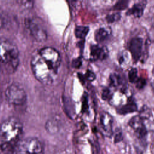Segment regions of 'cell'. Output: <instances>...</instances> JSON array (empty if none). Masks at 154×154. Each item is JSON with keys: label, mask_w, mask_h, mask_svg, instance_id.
I'll return each instance as SVG.
<instances>
[{"label": "cell", "mask_w": 154, "mask_h": 154, "mask_svg": "<svg viewBox=\"0 0 154 154\" xmlns=\"http://www.w3.org/2000/svg\"><path fill=\"white\" fill-rule=\"evenodd\" d=\"M22 124L16 117H11L0 125V149L8 153L15 150L22 133Z\"/></svg>", "instance_id": "1"}, {"label": "cell", "mask_w": 154, "mask_h": 154, "mask_svg": "<svg viewBox=\"0 0 154 154\" xmlns=\"http://www.w3.org/2000/svg\"><path fill=\"white\" fill-rule=\"evenodd\" d=\"M137 110V106L135 102L129 101L127 103L122 105L117 109V112L120 114L124 115L128 113H132Z\"/></svg>", "instance_id": "13"}, {"label": "cell", "mask_w": 154, "mask_h": 154, "mask_svg": "<svg viewBox=\"0 0 154 154\" xmlns=\"http://www.w3.org/2000/svg\"><path fill=\"white\" fill-rule=\"evenodd\" d=\"M145 7V4L144 3L138 2L135 4L131 9H129L127 12V15H133L135 17H140L143 13Z\"/></svg>", "instance_id": "12"}, {"label": "cell", "mask_w": 154, "mask_h": 154, "mask_svg": "<svg viewBox=\"0 0 154 154\" xmlns=\"http://www.w3.org/2000/svg\"><path fill=\"white\" fill-rule=\"evenodd\" d=\"M121 17V15L119 13H113L112 14H109L106 17V20L109 23H112L115 21L119 20Z\"/></svg>", "instance_id": "19"}, {"label": "cell", "mask_w": 154, "mask_h": 154, "mask_svg": "<svg viewBox=\"0 0 154 154\" xmlns=\"http://www.w3.org/2000/svg\"><path fill=\"white\" fill-rule=\"evenodd\" d=\"M123 139V135H122V134L121 132H117L116 135H115V137H114V143H119L120 142V141H122Z\"/></svg>", "instance_id": "23"}, {"label": "cell", "mask_w": 154, "mask_h": 154, "mask_svg": "<svg viewBox=\"0 0 154 154\" xmlns=\"http://www.w3.org/2000/svg\"><path fill=\"white\" fill-rule=\"evenodd\" d=\"M143 40L141 38H133L129 42V50L134 61H138L142 54Z\"/></svg>", "instance_id": "9"}, {"label": "cell", "mask_w": 154, "mask_h": 154, "mask_svg": "<svg viewBox=\"0 0 154 154\" xmlns=\"http://www.w3.org/2000/svg\"><path fill=\"white\" fill-rule=\"evenodd\" d=\"M5 96L7 102L14 105H22L26 102L27 99L25 90L17 83L11 84L7 88Z\"/></svg>", "instance_id": "6"}, {"label": "cell", "mask_w": 154, "mask_h": 154, "mask_svg": "<svg viewBox=\"0 0 154 154\" xmlns=\"http://www.w3.org/2000/svg\"><path fill=\"white\" fill-rule=\"evenodd\" d=\"M38 53L55 74L61 64V58L60 52L54 48L45 47L40 49Z\"/></svg>", "instance_id": "7"}, {"label": "cell", "mask_w": 154, "mask_h": 154, "mask_svg": "<svg viewBox=\"0 0 154 154\" xmlns=\"http://www.w3.org/2000/svg\"><path fill=\"white\" fill-rule=\"evenodd\" d=\"M123 79L121 76L116 73H111L109 76V84L113 87H118L122 84Z\"/></svg>", "instance_id": "15"}, {"label": "cell", "mask_w": 154, "mask_h": 154, "mask_svg": "<svg viewBox=\"0 0 154 154\" xmlns=\"http://www.w3.org/2000/svg\"><path fill=\"white\" fill-rule=\"evenodd\" d=\"M19 52L17 46L10 40L0 38V63L7 72L13 73L18 67Z\"/></svg>", "instance_id": "2"}, {"label": "cell", "mask_w": 154, "mask_h": 154, "mask_svg": "<svg viewBox=\"0 0 154 154\" xmlns=\"http://www.w3.org/2000/svg\"><path fill=\"white\" fill-rule=\"evenodd\" d=\"M44 146L37 138L28 137L20 141L14 150V154H43Z\"/></svg>", "instance_id": "4"}, {"label": "cell", "mask_w": 154, "mask_h": 154, "mask_svg": "<svg viewBox=\"0 0 154 154\" xmlns=\"http://www.w3.org/2000/svg\"><path fill=\"white\" fill-rule=\"evenodd\" d=\"M31 67L35 78L42 84L48 85L54 81V72L40 55L35 54L31 58Z\"/></svg>", "instance_id": "3"}, {"label": "cell", "mask_w": 154, "mask_h": 154, "mask_svg": "<svg viewBox=\"0 0 154 154\" xmlns=\"http://www.w3.org/2000/svg\"><path fill=\"white\" fill-rule=\"evenodd\" d=\"M112 94H111V90L108 88H104L102 92V98L103 100H110Z\"/></svg>", "instance_id": "20"}, {"label": "cell", "mask_w": 154, "mask_h": 154, "mask_svg": "<svg viewBox=\"0 0 154 154\" xmlns=\"http://www.w3.org/2000/svg\"><path fill=\"white\" fill-rule=\"evenodd\" d=\"M73 67H75V68H78L79 67H80V66L81 65V61L80 58L74 60L73 61Z\"/></svg>", "instance_id": "24"}, {"label": "cell", "mask_w": 154, "mask_h": 154, "mask_svg": "<svg viewBox=\"0 0 154 154\" xmlns=\"http://www.w3.org/2000/svg\"><path fill=\"white\" fill-rule=\"evenodd\" d=\"M143 121L144 119L138 115L132 117L129 122V125L135 131L137 136L140 139L145 138L147 134V130Z\"/></svg>", "instance_id": "8"}, {"label": "cell", "mask_w": 154, "mask_h": 154, "mask_svg": "<svg viewBox=\"0 0 154 154\" xmlns=\"http://www.w3.org/2000/svg\"><path fill=\"white\" fill-rule=\"evenodd\" d=\"M89 31V28L85 26H77L75 29V34L78 38H84Z\"/></svg>", "instance_id": "16"}, {"label": "cell", "mask_w": 154, "mask_h": 154, "mask_svg": "<svg viewBox=\"0 0 154 154\" xmlns=\"http://www.w3.org/2000/svg\"><path fill=\"white\" fill-rule=\"evenodd\" d=\"M85 78L88 80V81H92L93 80L95 79L96 78V75L95 74L90 71V70H87L85 75Z\"/></svg>", "instance_id": "22"}, {"label": "cell", "mask_w": 154, "mask_h": 154, "mask_svg": "<svg viewBox=\"0 0 154 154\" xmlns=\"http://www.w3.org/2000/svg\"><path fill=\"white\" fill-rule=\"evenodd\" d=\"M112 117L108 112L103 111L100 113V123L101 129L107 136H110L112 134Z\"/></svg>", "instance_id": "10"}, {"label": "cell", "mask_w": 154, "mask_h": 154, "mask_svg": "<svg viewBox=\"0 0 154 154\" xmlns=\"http://www.w3.org/2000/svg\"><path fill=\"white\" fill-rule=\"evenodd\" d=\"M2 26V17L1 16V15L0 14V29L1 28Z\"/></svg>", "instance_id": "25"}, {"label": "cell", "mask_w": 154, "mask_h": 154, "mask_svg": "<svg viewBox=\"0 0 154 154\" xmlns=\"http://www.w3.org/2000/svg\"><path fill=\"white\" fill-rule=\"evenodd\" d=\"M146 84V81L143 78H138L135 82V86L138 89H142Z\"/></svg>", "instance_id": "21"}, {"label": "cell", "mask_w": 154, "mask_h": 154, "mask_svg": "<svg viewBox=\"0 0 154 154\" xmlns=\"http://www.w3.org/2000/svg\"><path fill=\"white\" fill-rule=\"evenodd\" d=\"M108 54L105 47H101L97 45H93L90 47V57L92 60H103L106 58Z\"/></svg>", "instance_id": "11"}, {"label": "cell", "mask_w": 154, "mask_h": 154, "mask_svg": "<svg viewBox=\"0 0 154 154\" xmlns=\"http://www.w3.org/2000/svg\"><path fill=\"white\" fill-rule=\"evenodd\" d=\"M109 32L104 28H100L96 31L94 34L95 40L97 42H102L105 40L109 36Z\"/></svg>", "instance_id": "14"}, {"label": "cell", "mask_w": 154, "mask_h": 154, "mask_svg": "<svg viewBox=\"0 0 154 154\" xmlns=\"http://www.w3.org/2000/svg\"><path fill=\"white\" fill-rule=\"evenodd\" d=\"M25 26L32 37L38 42H43L47 39V31L42 20L37 17L25 20Z\"/></svg>", "instance_id": "5"}, {"label": "cell", "mask_w": 154, "mask_h": 154, "mask_svg": "<svg viewBox=\"0 0 154 154\" xmlns=\"http://www.w3.org/2000/svg\"><path fill=\"white\" fill-rule=\"evenodd\" d=\"M128 1H119L115 4L114 8L117 10H123L128 7Z\"/></svg>", "instance_id": "18"}, {"label": "cell", "mask_w": 154, "mask_h": 154, "mask_svg": "<svg viewBox=\"0 0 154 154\" xmlns=\"http://www.w3.org/2000/svg\"><path fill=\"white\" fill-rule=\"evenodd\" d=\"M128 78L130 82L135 83L138 77L137 76V70L135 68H131L128 73Z\"/></svg>", "instance_id": "17"}]
</instances>
